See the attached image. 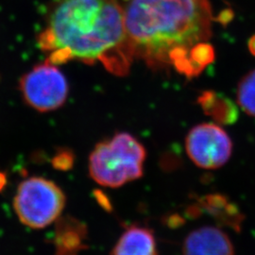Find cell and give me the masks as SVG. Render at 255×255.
I'll return each instance as SVG.
<instances>
[{
	"label": "cell",
	"mask_w": 255,
	"mask_h": 255,
	"mask_svg": "<svg viewBox=\"0 0 255 255\" xmlns=\"http://www.w3.org/2000/svg\"><path fill=\"white\" fill-rule=\"evenodd\" d=\"M189 212L194 215L197 212H205L214 218L215 220H217L219 224L236 229L237 231L240 230L243 219L242 214L237 209L236 205L228 201L227 198L219 194L203 197L198 204L196 203L192 206Z\"/></svg>",
	"instance_id": "9c48e42d"
},
{
	"label": "cell",
	"mask_w": 255,
	"mask_h": 255,
	"mask_svg": "<svg viewBox=\"0 0 255 255\" xmlns=\"http://www.w3.org/2000/svg\"><path fill=\"white\" fill-rule=\"evenodd\" d=\"M75 153L68 147H59L51 159V164L55 170L68 171L73 168Z\"/></svg>",
	"instance_id": "4fadbf2b"
},
{
	"label": "cell",
	"mask_w": 255,
	"mask_h": 255,
	"mask_svg": "<svg viewBox=\"0 0 255 255\" xmlns=\"http://www.w3.org/2000/svg\"><path fill=\"white\" fill-rule=\"evenodd\" d=\"M24 101L41 113L61 108L68 96L66 79L53 64H38L25 74L19 82Z\"/></svg>",
	"instance_id": "5b68a950"
},
{
	"label": "cell",
	"mask_w": 255,
	"mask_h": 255,
	"mask_svg": "<svg viewBox=\"0 0 255 255\" xmlns=\"http://www.w3.org/2000/svg\"><path fill=\"white\" fill-rule=\"evenodd\" d=\"M146 148L136 138L119 132L95 146L89 157L92 179L110 188H118L144 174Z\"/></svg>",
	"instance_id": "3957f363"
},
{
	"label": "cell",
	"mask_w": 255,
	"mask_h": 255,
	"mask_svg": "<svg viewBox=\"0 0 255 255\" xmlns=\"http://www.w3.org/2000/svg\"><path fill=\"white\" fill-rule=\"evenodd\" d=\"M66 202L64 191L52 181L31 177L19 184L13 200L21 223L31 229H44L63 213Z\"/></svg>",
	"instance_id": "277c9868"
},
{
	"label": "cell",
	"mask_w": 255,
	"mask_h": 255,
	"mask_svg": "<svg viewBox=\"0 0 255 255\" xmlns=\"http://www.w3.org/2000/svg\"><path fill=\"white\" fill-rule=\"evenodd\" d=\"M237 102L248 116L255 118V69L245 75L239 82Z\"/></svg>",
	"instance_id": "7c38bea8"
},
{
	"label": "cell",
	"mask_w": 255,
	"mask_h": 255,
	"mask_svg": "<svg viewBox=\"0 0 255 255\" xmlns=\"http://www.w3.org/2000/svg\"><path fill=\"white\" fill-rule=\"evenodd\" d=\"M134 57L150 68L169 66L195 77L214 61L209 0H124Z\"/></svg>",
	"instance_id": "6da1fadb"
},
{
	"label": "cell",
	"mask_w": 255,
	"mask_h": 255,
	"mask_svg": "<svg viewBox=\"0 0 255 255\" xmlns=\"http://www.w3.org/2000/svg\"><path fill=\"white\" fill-rule=\"evenodd\" d=\"M203 111L221 124H233L238 118L235 104L214 92H205L199 99Z\"/></svg>",
	"instance_id": "8fae6325"
},
{
	"label": "cell",
	"mask_w": 255,
	"mask_h": 255,
	"mask_svg": "<svg viewBox=\"0 0 255 255\" xmlns=\"http://www.w3.org/2000/svg\"><path fill=\"white\" fill-rule=\"evenodd\" d=\"M55 222V255H79L88 248L87 228L83 222L72 216L60 217Z\"/></svg>",
	"instance_id": "ba28073f"
},
{
	"label": "cell",
	"mask_w": 255,
	"mask_h": 255,
	"mask_svg": "<svg viewBox=\"0 0 255 255\" xmlns=\"http://www.w3.org/2000/svg\"><path fill=\"white\" fill-rule=\"evenodd\" d=\"M249 49H250L251 53L255 56V35L252 37L249 41Z\"/></svg>",
	"instance_id": "9a60e30c"
},
{
	"label": "cell",
	"mask_w": 255,
	"mask_h": 255,
	"mask_svg": "<svg viewBox=\"0 0 255 255\" xmlns=\"http://www.w3.org/2000/svg\"><path fill=\"white\" fill-rule=\"evenodd\" d=\"M113 255H158L153 232L139 225L129 226L119 238Z\"/></svg>",
	"instance_id": "30bf717a"
},
{
	"label": "cell",
	"mask_w": 255,
	"mask_h": 255,
	"mask_svg": "<svg viewBox=\"0 0 255 255\" xmlns=\"http://www.w3.org/2000/svg\"><path fill=\"white\" fill-rule=\"evenodd\" d=\"M7 182H8L7 175L5 172L0 171V192L3 191V189L5 188V186L7 184Z\"/></svg>",
	"instance_id": "5bb4252c"
},
{
	"label": "cell",
	"mask_w": 255,
	"mask_h": 255,
	"mask_svg": "<svg viewBox=\"0 0 255 255\" xmlns=\"http://www.w3.org/2000/svg\"><path fill=\"white\" fill-rule=\"evenodd\" d=\"M185 149L190 160L199 167L218 169L231 158L233 142L222 128L204 123L190 129L185 139Z\"/></svg>",
	"instance_id": "8992f818"
},
{
	"label": "cell",
	"mask_w": 255,
	"mask_h": 255,
	"mask_svg": "<svg viewBox=\"0 0 255 255\" xmlns=\"http://www.w3.org/2000/svg\"><path fill=\"white\" fill-rule=\"evenodd\" d=\"M234 246L226 233L217 227L194 230L183 241L182 255H234Z\"/></svg>",
	"instance_id": "52a82bcc"
},
{
	"label": "cell",
	"mask_w": 255,
	"mask_h": 255,
	"mask_svg": "<svg viewBox=\"0 0 255 255\" xmlns=\"http://www.w3.org/2000/svg\"><path fill=\"white\" fill-rule=\"evenodd\" d=\"M37 41L50 64L100 63L125 76L134 59L118 0H53Z\"/></svg>",
	"instance_id": "7a4b0ae2"
}]
</instances>
